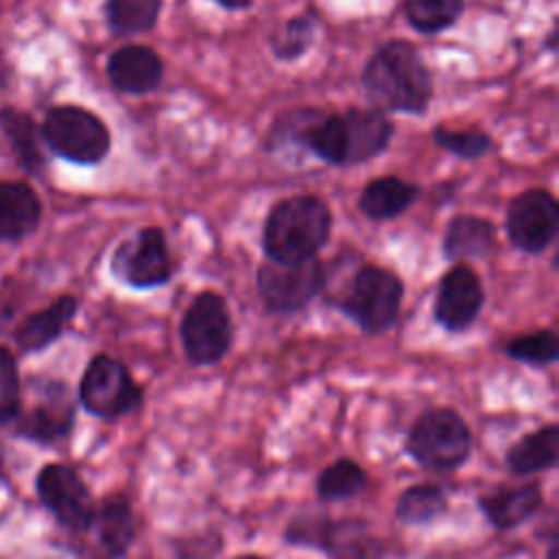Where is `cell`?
<instances>
[{"mask_svg":"<svg viewBox=\"0 0 559 559\" xmlns=\"http://www.w3.org/2000/svg\"><path fill=\"white\" fill-rule=\"evenodd\" d=\"M362 87L384 109L411 116H421L435 92L421 52L406 39H389L367 59Z\"/></svg>","mask_w":559,"mask_h":559,"instance_id":"cell-1","label":"cell"},{"mask_svg":"<svg viewBox=\"0 0 559 559\" xmlns=\"http://www.w3.org/2000/svg\"><path fill=\"white\" fill-rule=\"evenodd\" d=\"M332 229V212L319 197L297 194L273 205L262 229V249L271 262L297 264L317 258Z\"/></svg>","mask_w":559,"mask_h":559,"instance_id":"cell-2","label":"cell"},{"mask_svg":"<svg viewBox=\"0 0 559 559\" xmlns=\"http://www.w3.org/2000/svg\"><path fill=\"white\" fill-rule=\"evenodd\" d=\"M474 437L463 415L448 406L424 411L408 428L404 450L428 472L448 474L467 463Z\"/></svg>","mask_w":559,"mask_h":559,"instance_id":"cell-3","label":"cell"},{"mask_svg":"<svg viewBox=\"0 0 559 559\" xmlns=\"http://www.w3.org/2000/svg\"><path fill=\"white\" fill-rule=\"evenodd\" d=\"M284 542L321 550L330 559H382L384 555V544L365 520L330 518L317 511L295 515L284 531Z\"/></svg>","mask_w":559,"mask_h":559,"instance_id":"cell-4","label":"cell"},{"mask_svg":"<svg viewBox=\"0 0 559 559\" xmlns=\"http://www.w3.org/2000/svg\"><path fill=\"white\" fill-rule=\"evenodd\" d=\"M404 299L402 280L378 264L360 266L334 306L365 334H382L395 325Z\"/></svg>","mask_w":559,"mask_h":559,"instance_id":"cell-5","label":"cell"},{"mask_svg":"<svg viewBox=\"0 0 559 559\" xmlns=\"http://www.w3.org/2000/svg\"><path fill=\"white\" fill-rule=\"evenodd\" d=\"M179 338L192 367H210L221 362L234 341L227 301L214 290L197 293L181 317Z\"/></svg>","mask_w":559,"mask_h":559,"instance_id":"cell-6","label":"cell"},{"mask_svg":"<svg viewBox=\"0 0 559 559\" xmlns=\"http://www.w3.org/2000/svg\"><path fill=\"white\" fill-rule=\"evenodd\" d=\"M144 391L129 367L107 354L94 356L79 382V402L96 419L116 421L142 406Z\"/></svg>","mask_w":559,"mask_h":559,"instance_id":"cell-7","label":"cell"},{"mask_svg":"<svg viewBox=\"0 0 559 559\" xmlns=\"http://www.w3.org/2000/svg\"><path fill=\"white\" fill-rule=\"evenodd\" d=\"M41 138L55 155L79 166L103 162L111 146L107 124L76 105L52 107L41 124Z\"/></svg>","mask_w":559,"mask_h":559,"instance_id":"cell-8","label":"cell"},{"mask_svg":"<svg viewBox=\"0 0 559 559\" xmlns=\"http://www.w3.org/2000/svg\"><path fill=\"white\" fill-rule=\"evenodd\" d=\"M72 537L76 559H124L138 537V520L124 493H109L96 502L90 526Z\"/></svg>","mask_w":559,"mask_h":559,"instance_id":"cell-9","label":"cell"},{"mask_svg":"<svg viewBox=\"0 0 559 559\" xmlns=\"http://www.w3.org/2000/svg\"><path fill=\"white\" fill-rule=\"evenodd\" d=\"M35 493L55 522L70 535H79L90 526L96 500L74 467L46 463L35 476Z\"/></svg>","mask_w":559,"mask_h":559,"instance_id":"cell-10","label":"cell"},{"mask_svg":"<svg viewBox=\"0 0 559 559\" xmlns=\"http://www.w3.org/2000/svg\"><path fill=\"white\" fill-rule=\"evenodd\" d=\"M328 282L325 266L312 258L297 264L264 262L258 269V297L269 312L290 314L306 308Z\"/></svg>","mask_w":559,"mask_h":559,"instance_id":"cell-11","label":"cell"},{"mask_svg":"<svg viewBox=\"0 0 559 559\" xmlns=\"http://www.w3.org/2000/svg\"><path fill=\"white\" fill-rule=\"evenodd\" d=\"M111 273L131 288H155L166 284L175 264L168 251L162 227H142L131 238L122 240L111 255Z\"/></svg>","mask_w":559,"mask_h":559,"instance_id":"cell-12","label":"cell"},{"mask_svg":"<svg viewBox=\"0 0 559 559\" xmlns=\"http://www.w3.org/2000/svg\"><path fill=\"white\" fill-rule=\"evenodd\" d=\"M504 227L515 249L544 253L559 234V203L544 188L524 190L509 203Z\"/></svg>","mask_w":559,"mask_h":559,"instance_id":"cell-13","label":"cell"},{"mask_svg":"<svg viewBox=\"0 0 559 559\" xmlns=\"http://www.w3.org/2000/svg\"><path fill=\"white\" fill-rule=\"evenodd\" d=\"M76 419V402L66 382L48 380L39 386L37 400L28 408H20L13 419V432L20 439L41 445L59 443L70 437Z\"/></svg>","mask_w":559,"mask_h":559,"instance_id":"cell-14","label":"cell"},{"mask_svg":"<svg viewBox=\"0 0 559 559\" xmlns=\"http://www.w3.org/2000/svg\"><path fill=\"white\" fill-rule=\"evenodd\" d=\"M483 304L485 290L480 277L467 264L456 262L439 282L432 317L445 332L459 334L474 325Z\"/></svg>","mask_w":559,"mask_h":559,"instance_id":"cell-15","label":"cell"},{"mask_svg":"<svg viewBox=\"0 0 559 559\" xmlns=\"http://www.w3.org/2000/svg\"><path fill=\"white\" fill-rule=\"evenodd\" d=\"M345 166H356L378 157L393 138V122L380 109L349 107L341 114Z\"/></svg>","mask_w":559,"mask_h":559,"instance_id":"cell-16","label":"cell"},{"mask_svg":"<svg viewBox=\"0 0 559 559\" xmlns=\"http://www.w3.org/2000/svg\"><path fill=\"white\" fill-rule=\"evenodd\" d=\"M107 76L118 92L142 96L159 87L164 79V61L153 48L129 44L109 55Z\"/></svg>","mask_w":559,"mask_h":559,"instance_id":"cell-17","label":"cell"},{"mask_svg":"<svg viewBox=\"0 0 559 559\" xmlns=\"http://www.w3.org/2000/svg\"><path fill=\"white\" fill-rule=\"evenodd\" d=\"M544 504V493L537 483L518 487H500L493 493L478 498V509L496 531H513L533 520Z\"/></svg>","mask_w":559,"mask_h":559,"instance_id":"cell-18","label":"cell"},{"mask_svg":"<svg viewBox=\"0 0 559 559\" xmlns=\"http://www.w3.org/2000/svg\"><path fill=\"white\" fill-rule=\"evenodd\" d=\"M559 463V426L546 424L522 435L504 454V465L513 476L550 472Z\"/></svg>","mask_w":559,"mask_h":559,"instance_id":"cell-19","label":"cell"},{"mask_svg":"<svg viewBox=\"0 0 559 559\" xmlns=\"http://www.w3.org/2000/svg\"><path fill=\"white\" fill-rule=\"evenodd\" d=\"M79 310V301L74 295L57 297L48 308L33 312L22 321L15 332V341L24 354H35L52 345L66 330V325L74 319Z\"/></svg>","mask_w":559,"mask_h":559,"instance_id":"cell-20","label":"cell"},{"mask_svg":"<svg viewBox=\"0 0 559 559\" xmlns=\"http://www.w3.org/2000/svg\"><path fill=\"white\" fill-rule=\"evenodd\" d=\"M41 221V201L24 181H0V240H22Z\"/></svg>","mask_w":559,"mask_h":559,"instance_id":"cell-21","label":"cell"},{"mask_svg":"<svg viewBox=\"0 0 559 559\" xmlns=\"http://www.w3.org/2000/svg\"><path fill=\"white\" fill-rule=\"evenodd\" d=\"M419 197V188L395 175H384L371 179L360 197L358 207L371 221H393L404 214Z\"/></svg>","mask_w":559,"mask_h":559,"instance_id":"cell-22","label":"cell"},{"mask_svg":"<svg viewBox=\"0 0 559 559\" xmlns=\"http://www.w3.org/2000/svg\"><path fill=\"white\" fill-rule=\"evenodd\" d=\"M496 247V227L483 216L459 214L443 234V255L450 262L485 258Z\"/></svg>","mask_w":559,"mask_h":559,"instance_id":"cell-23","label":"cell"},{"mask_svg":"<svg viewBox=\"0 0 559 559\" xmlns=\"http://www.w3.org/2000/svg\"><path fill=\"white\" fill-rule=\"evenodd\" d=\"M0 129L11 144L20 166L28 173H39L46 159L39 144V129L35 127L33 118L13 107H4L0 109Z\"/></svg>","mask_w":559,"mask_h":559,"instance_id":"cell-24","label":"cell"},{"mask_svg":"<svg viewBox=\"0 0 559 559\" xmlns=\"http://www.w3.org/2000/svg\"><path fill=\"white\" fill-rule=\"evenodd\" d=\"M448 511V496L435 483H419L406 487L395 500V520L406 526H426Z\"/></svg>","mask_w":559,"mask_h":559,"instance_id":"cell-25","label":"cell"},{"mask_svg":"<svg viewBox=\"0 0 559 559\" xmlns=\"http://www.w3.org/2000/svg\"><path fill=\"white\" fill-rule=\"evenodd\" d=\"M367 483L369 478L362 465L349 456H341L319 472L314 493L321 502H338L362 493Z\"/></svg>","mask_w":559,"mask_h":559,"instance_id":"cell-26","label":"cell"},{"mask_svg":"<svg viewBox=\"0 0 559 559\" xmlns=\"http://www.w3.org/2000/svg\"><path fill=\"white\" fill-rule=\"evenodd\" d=\"M164 0H107L105 17L116 35H138L151 31L162 13Z\"/></svg>","mask_w":559,"mask_h":559,"instance_id":"cell-27","label":"cell"},{"mask_svg":"<svg viewBox=\"0 0 559 559\" xmlns=\"http://www.w3.org/2000/svg\"><path fill=\"white\" fill-rule=\"evenodd\" d=\"M465 11V0H404L408 24L426 35L452 28Z\"/></svg>","mask_w":559,"mask_h":559,"instance_id":"cell-28","label":"cell"},{"mask_svg":"<svg viewBox=\"0 0 559 559\" xmlns=\"http://www.w3.org/2000/svg\"><path fill=\"white\" fill-rule=\"evenodd\" d=\"M502 352L518 362L531 367H548L559 360V338L552 330L544 328L507 341Z\"/></svg>","mask_w":559,"mask_h":559,"instance_id":"cell-29","label":"cell"},{"mask_svg":"<svg viewBox=\"0 0 559 559\" xmlns=\"http://www.w3.org/2000/svg\"><path fill=\"white\" fill-rule=\"evenodd\" d=\"M314 20L312 15H295L284 22L271 37V52L277 61H295L306 55L314 41Z\"/></svg>","mask_w":559,"mask_h":559,"instance_id":"cell-30","label":"cell"},{"mask_svg":"<svg viewBox=\"0 0 559 559\" xmlns=\"http://www.w3.org/2000/svg\"><path fill=\"white\" fill-rule=\"evenodd\" d=\"M432 140L450 151L452 155L461 157V159H478V157H485L493 142L491 138L485 133V131H478V129H463V131H454V129H445L443 124H437L432 129Z\"/></svg>","mask_w":559,"mask_h":559,"instance_id":"cell-31","label":"cell"},{"mask_svg":"<svg viewBox=\"0 0 559 559\" xmlns=\"http://www.w3.org/2000/svg\"><path fill=\"white\" fill-rule=\"evenodd\" d=\"M22 408V384L13 354L0 345V428L13 424Z\"/></svg>","mask_w":559,"mask_h":559,"instance_id":"cell-32","label":"cell"},{"mask_svg":"<svg viewBox=\"0 0 559 559\" xmlns=\"http://www.w3.org/2000/svg\"><path fill=\"white\" fill-rule=\"evenodd\" d=\"M218 7L223 9H229V11H240V9H247L253 0H214Z\"/></svg>","mask_w":559,"mask_h":559,"instance_id":"cell-33","label":"cell"},{"mask_svg":"<svg viewBox=\"0 0 559 559\" xmlns=\"http://www.w3.org/2000/svg\"><path fill=\"white\" fill-rule=\"evenodd\" d=\"M9 83V63L4 59V52L0 48V87H4Z\"/></svg>","mask_w":559,"mask_h":559,"instance_id":"cell-34","label":"cell"},{"mask_svg":"<svg viewBox=\"0 0 559 559\" xmlns=\"http://www.w3.org/2000/svg\"><path fill=\"white\" fill-rule=\"evenodd\" d=\"M559 539H557V535L552 533V537H550V542H548V555H546V559H559Z\"/></svg>","mask_w":559,"mask_h":559,"instance_id":"cell-35","label":"cell"},{"mask_svg":"<svg viewBox=\"0 0 559 559\" xmlns=\"http://www.w3.org/2000/svg\"><path fill=\"white\" fill-rule=\"evenodd\" d=\"M234 559H264L262 555H255V552H245V555H238Z\"/></svg>","mask_w":559,"mask_h":559,"instance_id":"cell-36","label":"cell"},{"mask_svg":"<svg viewBox=\"0 0 559 559\" xmlns=\"http://www.w3.org/2000/svg\"><path fill=\"white\" fill-rule=\"evenodd\" d=\"M0 483H2V463H0Z\"/></svg>","mask_w":559,"mask_h":559,"instance_id":"cell-37","label":"cell"}]
</instances>
